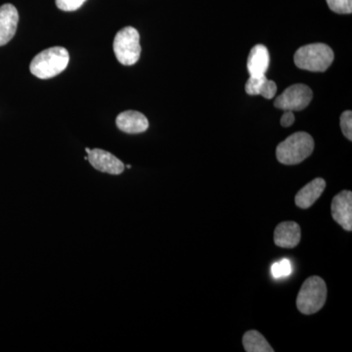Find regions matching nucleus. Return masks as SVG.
Returning <instances> with one entry per match:
<instances>
[{"label": "nucleus", "mask_w": 352, "mask_h": 352, "mask_svg": "<svg viewBox=\"0 0 352 352\" xmlns=\"http://www.w3.org/2000/svg\"><path fill=\"white\" fill-rule=\"evenodd\" d=\"M295 122V115L293 111H285L281 118V126L284 127L291 126Z\"/></svg>", "instance_id": "nucleus-21"}, {"label": "nucleus", "mask_w": 352, "mask_h": 352, "mask_svg": "<svg viewBox=\"0 0 352 352\" xmlns=\"http://www.w3.org/2000/svg\"><path fill=\"white\" fill-rule=\"evenodd\" d=\"M294 60L298 68L309 72H325L333 63V52L327 44H308L298 48Z\"/></svg>", "instance_id": "nucleus-4"}, {"label": "nucleus", "mask_w": 352, "mask_h": 352, "mask_svg": "<svg viewBox=\"0 0 352 352\" xmlns=\"http://www.w3.org/2000/svg\"><path fill=\"white\" fill-rule=\"evenodd\" d=\"M87 0H56V6L60 10L72 12L78 10Z\"/></svg>", "instance_id": "nucleus-19"}, {"label": "nucleus", "mask_w": 352, "mask_h": 352, "mask_svg": "<svg viewBox=\"0 0 352 352\" xmlns=\"http://www.w3.org/2000/svg\"><path fill=\"white\" fill-rule=\"evenodd\" d=\"M88 162L95 170L109 175H119L124 170V164L113 154L101 149H94L88 154Z\"/></svg>", "instance_id": "nucleus-8"}, {"label": "nucleus", "mask_w": 352, "mask_h": 352, "mask_svg": "<svg viewBox=\"0 0 352 352\" xmlns=\"http://www.w3.org/2000/svg\"><path fill=\"white\" fill-rule=\"evenodd\" d=\"M243 346L247 352H273L274 349L258 331H249L243 337Z\"/></svg>", "instance_id": "nucleus-14"}, {"label": "nucleus", "mask_w": 352, "mask_h": 352, "mask_svg": "<svg viewBox=\"0 0 352 352\" xmlns=\"http://www.w3.org/2000/svg\"><path fill=\"white\" fill-rule=\"evenodd\" d=\"M69 62L68 50L64 47L48 48L41 51L32 59L30 69L32 75L41 80L54 78L66 69Z\"/></svg>", "instance_id": "nucleus-1"}, {"label": "nucleus", "mask_w": 352, "mask_h": 352, "mask_svg": "<svg viewBox=\"0 0 352 352\" xmlns=\"http://www.w3.org/2000/svg\"><path fill=\"white\" fill-rule=\"evenodd\" d=\"M270 56L266 46L258 44L254 46L248 58V71L251 76H265L270 67Z\"/></svg>", "instance_id": "nucleus-13"}, {"label": "nucleus", "mask_w": 352, "mask_h": 352, "mask_svg": "<svg viewBox=\"0 0 352 352\" xmlns=\"http://www.w3.org/2000/svg\"><path fill=\"white\" fill-rule=\"evenodd\" d=\"M85 152H87V154L88 155L91 152V149H89V148H85Z\"/></svg>", "instance_id": "nucleus-22"}, {"label": "nucleus", "mask_w": 352, "mask_h": 352, "mask_svg": "<svg viewBox=\"0 0 352 352\" xmlns=\"http://www.w3.org/2000/svg\"><path fill=\"white\" fill-rule=\"evenodd\" d=\"M277 85L273 80H266L263 88H261V96L265 99H272L276 95Z\"/></svg>", "instance_id": "nucleus-20"}, {"label": "nucleus", "mask_w": 352, "mask_h": 352, "mask_svg": "<svg viewBox=\"0 0 352 352\" xmlns=\"http://www.w3.org/2000/svg\"><path fill=\"white\" fill-rule=\"evenodd\" d=\"M340 129L342 133L349 141L352 140V113L351 111H346L342 113L340 119Z\"/></svg>", "instance_id": "nucleus-18"}, {"label": "nucleus", "mask_w": 352, "mask_h": 352, "mask_svg": "<svg viewBox=\"0 0 352 352\" xmlns=\"http://www.w3.org/2000/svg\"><path fill=\"white\" fill-rule=\"evenodd\" d=\"M293 272V266L289 259H282L271 266V275L274 279L288 277Z\"/></svg>", "instance_id": "nucleus-15"}, {"label": "nucleus", "mask_w": 352, "mask_h": 352, "mask_svg": "<svg viewBox=\"0 0 352 352\" xmlns=\"http://www.w3.org/2000/svg\"><path fill=\"white\" fill-rule=\"evenodd\" d=\"M331 10L338 14H351L352 0H327Z\"/></svg>", "instance_id": "nucleus-17"}, {"label": "nucleus", "mask_w": 352, "mask_h": 352, "mask_svg": "<svg viewBox=\"0 0 352 352\" xmlns=\"http://www.w3.org/2000/svg\"><path fill=\"white\" fill-rule=\"evenodd\" d=\"M113 52L120 64L132 66L138 62L141 54L140 36L138 30L126 27L116 34Z\"/></svg>", "instance_id": "nucleus-5"}, {"label": "nucleus", "mask_w": 352, "mask_h": 352, "mask_svg": "<svg viewBox=\"0 0 352 352\" xmlns=\"http://www.w3.org/2000/svg\"><path fill=\"white\" fill-rule=\"evenodd\" d=\"M314 94L307 85H294L275 99L274 106L284 111H302L309 105Z\"/></svg>", "instance_id": "nucleus-6"}, {"label": "nucleus", "mask_w": 352, "mask_h": 352, "mask_svg": "<svg viewBox=\"0 0 352 352\" xmlns=\"http://www.w3.org/2000/svg\"><path fill=\"white\" fill-rule=\"evenodd\" d=\"M300 238H302V230L296 222H281L275 228L274 242L278 247L293 249L300 244Z\"/></svg>", "instance_id": "nucleus-10"}, {"label": "nucleus", "mask_w": 352, "mask_h": 352, "mask_svg": "<svg viewBox=\"0 0 352 352\" xmlns=\"http://www.w3.org/2000/svg\"><path fill=\"white\" fill-rule=\"evenodd\" d=\"M327 298V286L325 281L318 276H311L305 280L296 298V307L302 314H316L325 305Z\"/></svg>", "instance_id": "nucleus-3"}, {"label": "nucleus", "mask_w": 352, "mask_h": 352, "mask_svg": "<svg viewBox=\"0 0 352 352\" xmlns=\"http://www.w3.org/2000/svg\"><path fill=\"white\" fill-rule=\"evenodd\" d=\"M116 122L120 131L129 134L141 133L147 131L149 127L147 118L136 111H126L120 113Z\"/></svg>", "instance_id": "nucleus-11"}, {"label": "nucleus", "mask_w": 352, "mask_h": 352, "mask_svg": "<svg viewBox=\"0 0 352 352\" xmlns=\"http://www.w3.org/2000/svg\"><path fill=\"white\" fill-rule=\"evenodd\" d=\"M127 168H131V164H129V166H126Z\"/></svg>", "instance_id": "nucleus-23"}, {"label": "nucleus", "mask_w": 352, "mask_h": 352, "mask_svg": "<svg viewBox=\"0 0 352 352\" xmlns=\"http://www.w3.org/2000/svg\"><path fill=\"white\" fill-rule=\"evenodd\" d=\"M266 80H267V78L265 76H250L249 80L245 83V92L249 95H252V96L261 94V88H263Z\"/></svg>", "instance_id": "nucleus-16"}, {"label": "nucleus", "mask_w": 352, "mask_h": 352, "mask_svg": "<svg viewBox=\"0 0 352 352\" xmlns=\"http://www.w3.org/2000/svg\"><path fill=\"white\" fill-rule=\"evenodd\" d=\"M331 210H332L333 220L344 230L351 232L352 230L351 191L344 190L333 197Z\"/></svg>", "instance_id": "nucleus-7"}, {"label": "nucleus", "mask_w": 352, "mask_h": 352, "mask_svg": "<svg viewBox=\"0 0 352 352\" xmlns=\"http://www.w3.org/2000/svg\"><path fill=\"white\" fill-rule=\"evenodd\" d=\"M314 140L307 132H296L277 146L278 161L287 166L302 163L312 154Z\"/></svg>", "instance_id": "nucleus-2"}, {"label": "nucleus", "mask_w": 352, "mask_h": 352, "mask_svg": "<svg viewBox=\"0 0 352 352\" xmlns=\"http://www.w3.org/2000/svg\"><path fill=\"white\" fill-rule=\"evenodd\" d=\"M326 188V182L323 178H315L307 183L296 195V205L300 208H308L320 198Z\"/></svg>", "instance_id": "nucleus-12"}, {"label": "nucleus", "mask_w": 352, "mask_h": 352, "mask_svg": "<svg viewBox=\"0 0 352 352\" xmlns=\"http://www.w3.org/2000/svg\"><path fill=\"white\" fill-rule=\"evenodd\" d=\"M19 14L16 7L7 3L0 7V46L6 45L15 36Z\"/></svg>", "instance_id": "nucleus-9"}]
</instances>
